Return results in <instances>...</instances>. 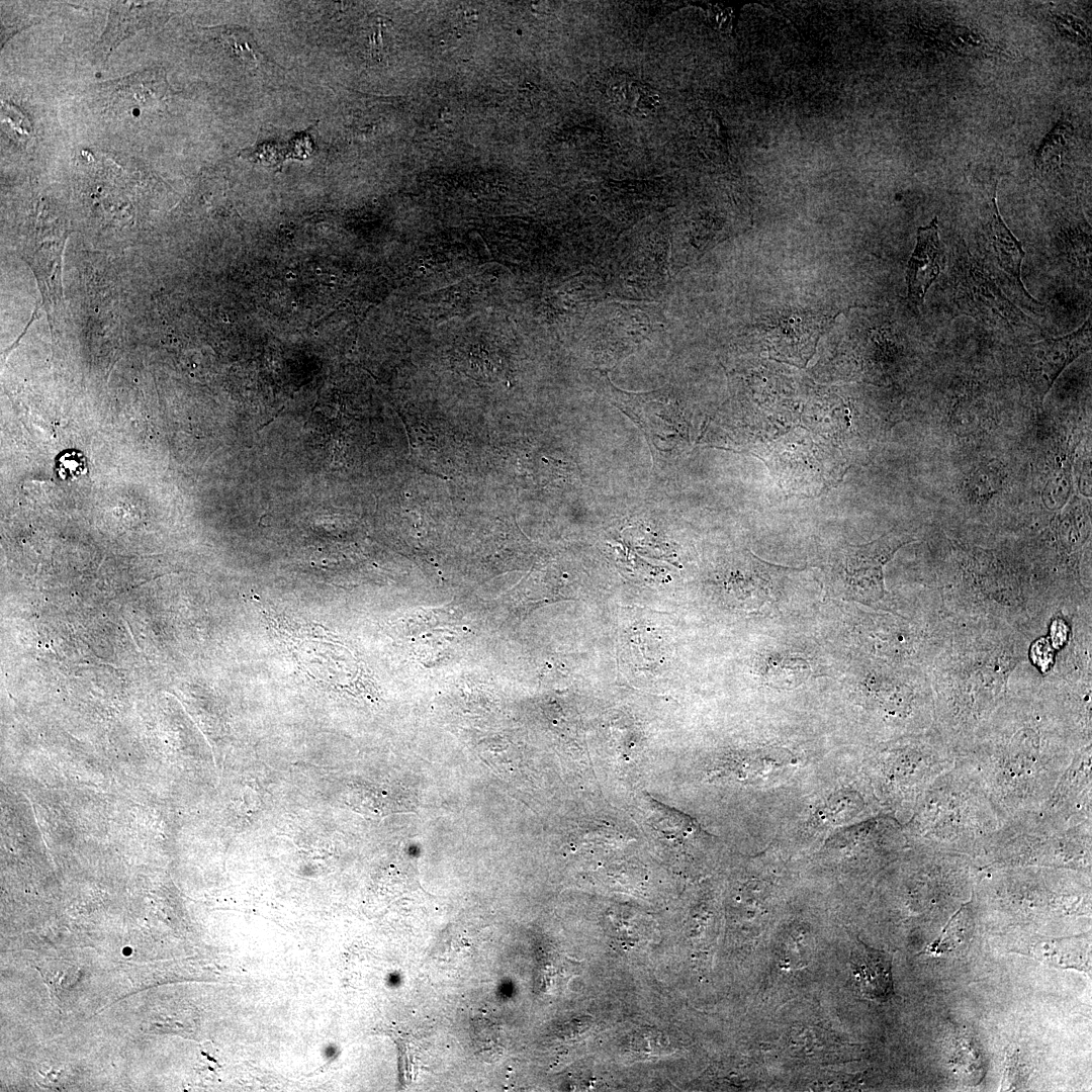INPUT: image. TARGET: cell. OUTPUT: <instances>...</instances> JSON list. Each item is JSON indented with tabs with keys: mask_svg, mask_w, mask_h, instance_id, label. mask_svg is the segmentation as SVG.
Listing matches in <instances>:
<instances>
[{
	"mask_svg": "<svg viewBox=\"0 0 1092 1092\" xmlns=\"http://www.w3.org/2000/svg\"><path fill=\"white\" fill-rule=\"evenodd\" d=\"M919 830L931 845L968 848L989 845L1004 819L978 775L953 766L926 789Z\"/></svg>",
	"mask_w": 1092,
	"mask_h": 1092,
	"instance_id": "1",
	"label": "cell"
},
{
	"mask_svg": "<svg viewBox=\"0 0 1092 1092\" xmlns=\"http://www.w3.org/2000/svg\"><path fill=\"white\" fill-rule=\"evenodd\" d=\"M952 271L951 301L959 313L1005 331L1030 326L1029 318L1006 297L994 278L968 251L957 257Z\"/></svg>",
	"mask_w": 1092,
	"mask_h": 1092,
	"instance_id": "2",
	"label": "cell"
},
{
	"mask_svg": "<svg viewBox=\"0 0 1092 1092\" xmlns=\"http://www.w3.org/2000/svg\"><path fill=\"white\" fill-rule=\"evenodd\" d=\"M996 197L995 187L978 234V253L985 264L982 267L1009 287L1020 301L1034 305L1037 301L1028 294L1021 280L1025 253L1020 241L1002 219Z\"/></svg>",
	"mask_w": 1092,
	"mask_h": 1092,
	"instance_id": "3",
	"label": "cell"
},
{
	"mask_svg": "<svg viewBox=\"0 0 1092 1092\" xmlns=\"http://www.w3.org/2000/svg\"><path fill=\"white\" fill-rule=\"evenodd\" d=\"M913 541L909 535L891 532L871 543L846 547L838 562L846 592L863 603L882 599L886 594L884 566L899 548Z\"/></svg>",
	"mask_w": 1092,
	"mask_h": 1092,
	"instance_id": "4",
	"label": "cell"
},
{
	"mask_svg": "<svg viewBox=\"0 0 1092 1092\" xmlns=\"http://www.w3.org/2000/svg\"><path fill=\"white\" fill-rule=\"evenodd\" d=\"M1091 348V317L1076 331L1029 344L1024 350L1023 378L1039 403L1062 371Z\"/></svg>",
	"mask_w": 1092,
	"mask_h": 1092,
	"instance_id": "5",
	"label": "cell"
},
{
	"mask_svg": "<svg viewBox=\"0 0 1092 1092\" xmlns=\"http://www.w3.org/2000/svg\"><path fill=\"white\" fill-rule=\"evenodd\" d=\"M169 16L165 3L157 1L112 2L106 27L92 52L105 62L122 40L143 28L159 26Z\"/></svg>",
	"mask_w": 1092,
	"mask_h": 1092,
	"instance_id": "6",
	"label": "cell"
},
{
	"mask_svg": "<svg viewBox=\"0 0 1092 1092\" xmlns=\"http://www.w3.org/2000/svg\"><path fill=\"white\" fill-rule=\"evenodd\" d=\"M944 261V251L939 239L937 218L917 230L914 251L908 261L906 280L908 298L919 306L931 284L940 274Z\"/></svg>",
	"mask_w": 1092,
	"mask_h": 1092,
	"instance_id": "7",
	"label": "cell"
},
{
	"mask_svg": "<svg viewBox=\"0 0 1092 1092\" xmlns=\"http://www.w3.org/2000/svg\"><path fill=\"white\" fill-rule=\"evenodd\" d=\"M849 970L854 987L874 1001L886 1002L894 995L892 956L857 940L849 957Z\"/></svg>",
	"mask_w": 1092,
	"mask_h": 1092,
	"instance_id": "8",
	"label": "cell"
},
{
	"mask_svg": "<svg viewBox=\"0 0 1092 1092\" xmlns=\"http://www.w3.org/2000/svg\"><path fill=\"white\" fill-rule=\"evenodd\" d=\"M108 98L114 106L130 109L157 107L167 98L169 87L164 73L158 68L138 72L126 78L110 81L105 85Z\"/></svg>",
	"mask_w": 1092,
	"mask_h": 1092,
	"instance_id": "9",
	"label": "cell"
},
{
	"mask_svg": "<svg viewBox=\"0 0 1092 1092\" xmlns=\"http://www.w3.org/2000/svg\"><path fill=\"white\" fill-rule=\"evenodd\" d=\"M606 92L615 106L638 116H647L659 104V97L654 90L627 77L613 79Z\"/></svg>",
	"mask_w": 1092,
	"mask_h": 1092,
	"instance_id": "10",
	"label": "cell"
},
{
	"mask_svg": "<svg viewBox=\"0 0 1092 1092\" xmlns=\"http://www.w3.org/2000/svg\"><path fill=\"white\" fill-rule=\"evenodd\" d=\"M810 671V664L803 657L779 654L766 660L763 677L771 687L794 689L809 676Z\"/></svg>",
	"mask_w": 1092,
	"mask_h": 1092,
	"instance_id": "11",
	"label": "cell"
},
{
	"mask_svg": "<svg viewBox=\"0 0 1092 1092\" xmlns=\"http://www.w3.org/2000/svg\"><path fill=\"white\" fill-rule=\"evenodd\" d=\"M1072 131V125L1066 120H1061L1057 126L1052 129L1043 141L1036 156L1037 168L1051 169L1062 163V158Z\"/></svg>",
	"mask_w": 1092,
	"mask_h": 1092,
	"instance_id": "12",
	"label": "cell"
},
{
	"mask_svg": "<svg viewBox=\"0 0 1092 1092\" xmlns=\"http://www.w3.org/2000/svg\"><path fill=\"white\" fill-rule=\"evenodd\" d=\"M862 805V801L857 795L847 794L834 797L827 805V814L831 817L833 822L836 820L843 821L848 817H852L855 812L859 811Z\"/></svg>",
	"mask_w": 1092,
	"mask_h": 1092,
	"instance_id": "13",
	"label": "cell"
},
{
	"mask_svg": "<svg viewBox=\"0 0 1092 1092\" xmlns=\"http://www.w3.org/2000/svg\"><path fill=\"white\" fill-rule=\"evenodd\" d=\"M1055 22L1065 37L1080 43L1089 42V29L1081 20L1071 15H1056Z\"/></svg>",
	"mask_w": 1092,
	"mask_h": 1092,
	"instance_id": "14",
	"label": "cell"
}]
</instances>
